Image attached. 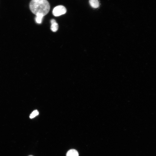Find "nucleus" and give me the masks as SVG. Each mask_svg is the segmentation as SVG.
Wrapping results in <instances>:
<instances>
[{"instance_id":"nucleus-1","label":"nucleus","mask_w":156,"mask_h":156,"mask_svg":"<svg viewBox=\"0 0 156 156\" xmlns=\"http://www.w3.org/2000/svg\"><path fill=\"white\" fill-rule=\"evenodd\" d=\"M29 8L31 12L36 15L41 14L44 16L49 12L50 5L47 0H31Z\"/></svg>"},{"instance_id":"nucleus-2","label":"nucleus","mask_w":156,"mask_h":156,"mask_svg":"<svg viewBox=\"0 0 156 156\" xmlns=\"http://www.w3.org/2000/svg\"><path fill=\"white\" fill-rule=\"evenodd\" d=\"M66 12V9L64 6L62 5H59L54 8L52 13L54 16H58L65 14Z\"/></svg>"},{"instance_id":"nucleus-3","label":"nucleus","mask_w":156,"mask_h":156,"mask_svg":"<svg viewBox=\"0 0 156 156\" xmlns=\"http://www.w3.org/2000/svg\"><path fill=\"white\" fill-rule=\"evenodd\" d=\"M51 30L53 32L56 31L58 28V24L54 19H52L51 21Z\"/></svg>"},{"instance_id":"nucleus-4","label":"nucleus","mask_w":156,"mask_h":156,"mask_svg":"<svg viewBox=\"0 0 156 156\" xmlns=\"http://www.w3.org/2000/svg\"><path fill=\"white\" fill-rule=\"evenodd\" d=\"M66 156H79V153L76 150L71 149L67 152Z\"/></svg>"},{"instance_id":"nucleus-5","label":"nucleus","mask_w":156,"mask_h":156,"mask_svg":"<svg viewBox=\"0 0 156 156\" xmlns=\"http://www.w3.org/2000/svg\"><path fill=\"white\" fill-rule=\"evenodd\" d=\"M89 2L91 6L94 8H98L99 5L98 0H89Z\"/></svg>"},{"instance_id":"nucleus-6","label":"nucleus","mask_w":156,"mask_h":156,"mask_svg":"<svg viewBox=\"0 0 156 156\" xmlns=\"http://www.w3.org/2000/svg\"><path fill=\"white\" fill-rule=\"evenodd\" d=\"M43 16V15L41 14L37 15L35 18L36 22L38 24L41 23Z\"/></svg>"},{"instance_id":"nucleus-7","label":"nucleus","mask_w":156,"mask_h":156,"mask_svg":"<svg viewBox=\"0 0 156 156\" xmlns=\"http://www.w3.org/2000/svg\"><path fill=\"white\" fill-rule=\"evenodd\" d=\"M38 112L37 110H34L30 114L29 116L30 118H33L36 116L38 115Z\"/></svg>"},{"instance_id":"nucleus-8","label":"nucleus","mask_w":156,"mask_h":156,"mask_svg":"<svg viewBox=\"0 0 156 156\" xmlns=\"http://www.w3.org/2000/svg\"><path fill=\"white\" fill-rule=\"evenodd\" d=\"M33 156L32 155H29V156Z\"/></svg>"}]
</instances>
